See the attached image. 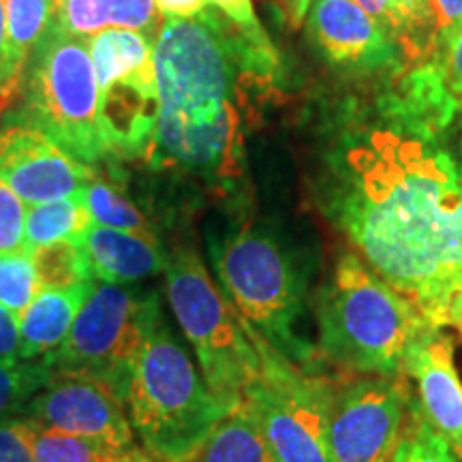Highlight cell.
Returning a JSON list of instances; mask_svg holds the SVG:
<instances>
[{"label": "cell", "mask_w": 462, "mask_h": 462, "mask_svg": "<svg viewBox=\"0 0 462 462\" xmlns=\"http://www.w3.org/2000/svg\"><path fill=\"white\" fill-rule=\"evenodd\" d=\"M231 409L208 388L159 304L126 390V411L143 452L154 462H184Z\"/></svg>", "instance_id": "277c9868"}, {"label": "cell", "mask_w": 462, "mask_h": 462, "mask_svg": "<svg viewBox=\"0 0 462 462\" xmlns=\"http://www.w3.org/2000/svg\"><path fill=\"white\" fill-rule=\"evenodd\" d=\"M24 114L84 165L106 159L99 129V86L86 39L51 26L22 75Z\"/></svg>", "instance_id": "52a82bcc"}, {"label": "cell", "mask_w": 462, "mask_h": 462, "mask_svg": "<svg viewBox=\"0 0 462 462\" xmlns=\"http://www.w3.org/2000/svg\"><path fill=\"white\" fill-rule=\"evenodd\" d=\"M28 208L17 195L0 180V253L22 251L26 231Z\"/></svg>", "instance_id": "f546056e"}, {"label": "cell", "mask_w": 462, "mask_h": 462, "mask_svg": "<svg viewBox=\"0 0 462 462\" xmlns=\"http://www.w3.org/2000/svg\"><path fill=\"white\" fill-rule=\"evenodd\" d=\"M401 51L404 62L437 60V17L430 0H357ZM441 65V62H439Z\"/></svg>", "instance_id": "d6986e66"}, {"label": "cell", "mask_w": 462, "mask_h": 462, "mask_svg": "<svg viewBox=\"0 0 462 462\" xmlns=\"http://www.w3.org/2000/svg\"><path fill=\"white\" fill-rule=\"evenodd\" d=\"M317 360L345 377H398L430 321L354 251L317 293Z\"/></svg>", "instance_id": "3957f363"}, {"label": "cell", "mask_w": 462, "mask_h": 462, "mask_svg": "<svg viewBox=\"0 0 462 462\" xmlns=\"http://www.w3.org/2000/svg\"><path fill=\"white\" fill-rule=\"evenodd\" d=\"M310 3H313V0H298L296 11H293V17H291V24H293V26L302 24V20L306 17V14H309Z\"/></svg>", "instance_id": "8d00e7d4"}, {"label": "cell", "mask_w": 462, "mask_h": 462, "mask_svg": "<svg viewBox=\"0 0 462 462\" xmlns=\"http://www.w3.org/2000/svg\"><path fill=\"white\" fill-rule=\"evenodd\" d=\"M22 415L43 429L92 439L114 449H131L135 439L125 398L88 374L51 371Z\"/></svg>", "instance_id": "7c38bea8"}, {"label": "cell", "mask_w": 462, "mask_h": 462, "mask_svg": "<svg viewBox=\"0 0 462 462\" xmlns=\"http://www.w3.org/2000/svg\"><path fill=\"white\" fill-rule=\"evenodd\" d=\"M208 3H210V7L221 11L225 20L251 43L253 50H257L265 58L276 60L274 45L270 42L268 34H265L255 9H253V0H208Z\"/></svg>", "instance_id": "f1b7e54d"}, {"label": "cell", "mask_w": 462, "mask_h": 462, "mask_svg": "<svg viewBox=\"0 0 462 462\" xmlns=\"http://www.w3.org/2000/svg\"><path fill=\"white\" fill-rule=\"evenodd\" d=\"M411 396V383L404 374L334 379L330 409L332 460H394Z\"/></svg>", "instance_id": "8fae6325"}, {"label": "cell", "mask_w": 462, "mask_h": 462, "mask_svg": "<svg viewBox=\"0 0 462 462\" xmlns=\"http://www.w3.org/2000/svg\"><path fill=\"white\" fill-rule=\"evenodd\" d=\"M159 123L148 161L215 187L245 173L248 84L268 79L276 60L259 54L215 9L163 20L154 39Z\"/></svg>", "instance_id": "7a4b0ae2"}, {"label": "cell", "mask_w": 462, "mask_h": 462, "mask_svg": "<svg viewBox=\"0 0 462 462\" xmlns=\"http://www.w3.org/2000/svg\"><path fill=\"white\" fill-rule=\"evenodd\" d=\"M460 152H462V142H460ZM462 173V171H460Z\"/></svg>", "instance_id": "60d3db41"}, {"label": "cell", "mask_w": 462, "mask_h": 462, "mask_svg": "<svg viewBox=\"0 0 462 462\" xmlns=\"http://www.w3.org/2000/svg\"><path fill=\"white\" fill-rule=\"evenodd\" d=\"M32 263L42 289H65L95 281L82 242L60 240L34 248Z\"/></svg>", "instance_id": "603a6c76"}, {"label": "cell", "mask_w": 462, "mask_h": 462, "mask_svg": "<svg viewBox=\"0 0 462 462\" xmlns=\"http://www.w3.org/2000/svg\"><path fill=\"white\" fill-rule=\"evenodd\" d=\"M92 178L90 165L67 154L24 114L0 125V180L26 206L84 195Z\"/></svg>", "instance_id": "4fadbf2b"}, {"label": "cell", "mask_w": 462, "mask_h": 462, "mask_svg": "<svg viewBox=\"0 0 462 462\" xmlns=\"http://www.w3.org/2000/svg\"><path fill=\"white\" fill-rule=\"evenodd\" d=\"M34 426V462H123L125 454L129 452L92 439Z\"/></svg>", "instance_id": "484cf974"}, {"label": "cell", "mask_w": 462, "mask_h": 462, "mask_svg": "<svg viewBox=\"0 0 462 462\" xmlns=\"http://www.w3.org/2000/svg\"><path fill=\"white\" fill-rule=\"evenodd\" d=\"M5 3V58L0 67V92L11 90L31 60L32 51L54 24V0H3Z\"/></svg>", "instance_id": "ffe728a7"}, {"label": "cell", "mask_w": 462, "mask_h": 462, "mask_svg": "<svg viewBox=\"0 0 462 462\" xmlns=\"http://www.w3.org/2000/svg\"><path fill=\"white\" fill-rule=\"evenodd\" d=\"M79 242L95 281L107 285H129L165 273L170 257L154 234H133L97 223Z\"/></svg>", "instance_id": "2e32d148"}, {"label": "cell", "mask_w": 462, "mask_h": 462, "mask_svg": "<svg viewBox=\"0 0 462 462\" xmlns=\"http://www.w3.org/2000/svg\"><path fill=\"white\" fill-rule=\"evenodd\" d=\"M5 39H7V31H5V3L0 0V67H3L5 58Z\"/></svg>", "instance_id": "f35d334b"}, {"label": "cell", "mask_w": 462, "mask_h": 462, "mask_svg": "<svg viewBox=\"0 0 462 462\" xmlns=\"http://www.w3.org/2000/svg\"><path fill=\"white\" fill-rule=\"evenodd\" d=\"M448 326L454 328V330L458 332L460 340H462V291L452 300V304H449V310H448Z\"/></svg>", "instance_id": "d590c367"}, {"label": "cell", "mask_w": 462, "mask_h": 462, "mask_svg": "<svg viewBox=\"0 0 462 462\" xmlns=\"http://www.w3.org/2000/svg\"><path fill=\"white\" fill-rule=\"evenodd\" d=\"M163 20H193L210 11L208 0H154Z\"/></svg>", "instance_id": "e575fe53"}, {"label": "cell", "mask_w": 462, "mask_h": 462, "mask_svg": "<svg viewBox=\"0 0 462 462\" xmlns=\"http://www.w3.org/2000/svg\"><path fill=\"white\" fill-rule=\"evenodd\" d=\"M326 210L373 273L448 328L462 291V173L429 129L398 123L346 143Z\"/></svg>", "instance_id": "6da1fadb"}, {"label": "cell", "mask_w": 462, "mask_h": 462, "mask_svg": "<svg viewBox=\"0 0 462 462\" xmlns=\"http://www.w3.org/2000/svg\"><path fill=\"white\" fill-rule=\"evenodd\" d=\"M123 462H154L152 458H150V456L143 452L142 448H135L133 446L129 452L125 454V458H123Z\"/></svg>", "instance_id": "74e56055"}, {"label": "cell", "mask_w": 462, "mask_h": 462, "mask_svg": "<svg viewBox=\"0 0 462 462\" xmlns=\"http://www.w3.org/2000/svg\"><path fill=\"white\" fill-rule=\"evenodd\" d=\"M50 377L51 368L45 360L0 357V421L24 413Z\"/></svg>", "instance_id": "cb8c5ba5"}, {"label": "cell", "mask_w": 462, "mask_h": 462, "mask_svg": "<svg viewBox=\"0 0 462 462\" xmlns=\"http://www.w3.org/2000/svg\"><path fill=\"white\" fill-rule=\"evenodd\" d=\"M404 377L430 429L462 458V379L456 366L454 340L446 328H430L413 345Z\"/></svg>", "instance_id": "9a60e30c"}, {"label": "cell", "mask_w": 462, "mask_h": 462, "mask_svg": "<svg viewBox=\"0 0 462 462\" xmlns=\"http://www.w3.org/2000/svg\"><path fill=\"white\" fill-rule=\"evenodd\" d=\"M392 462H462V458L448 446L446 439L430 429L415 396H411L404 430Z\"/></svg>", "instance_id": "4316f807"}, {"label": "cell", "mask_w": 462, "mask_h": 462, "mask_svg": "<svg viewBox=\"0 0 462 462\" xmlns=\"http://www.w3.org/2000/svg\"><path fill=\"white\" fill-rule=\"evenodd\" d=\"M430 3L437 17V60L443 65V56L462 31V0H430Z\"/></svg>", "instance_id": "1f68e13d"}, {"label": "cell", "mask_w": 462, "mask_h": 462, "mask_svg": "<svg viewBox=\"0 0 462 462\" xmlns=\"http://www.w3.org/2000/svg\"><path fill=\"white\" fill-rule=\"evenodd\" d=\"M159 304L157 293L95 282L65 343L43 360L51 371L79 373L103 381L126 402L148 321Z\"/></svg>", "instance_id": "30bf717a"}, {"label": "cell", "mask_w": 462, "mask_h": 462, "mask_svg": "<svg viewBox=\"0 0 462 462\" xmlns=\"http://www.w3.org/2000/svg\"><path fill=\"white\" fill-rule=\"evenodd\" d=\"M309 32L332 65L371 73L402 62L401 51L357 0H313Z\"/></svg>", "instance_id": "5bb4252c"}, {"label": "cell", "mask_w": 462, "mask_h": 462, "mask_svg": "<svg viewBox=\"0 0 462 462\" xmlns=\"http://www.w3.org/2000/svg\"><path fill=\"white\" fill-rule=\"evenodd\" d=\"M34 429L26 415L0 421V462H34Z\"/></svg>", "instance_id": "4dcf8cb0"}, {"label": "cell", "mask_w": 462, "mask_h": 462, "mask_svg": "<svg viewBox=\"0 0 462 462\" xmlns=\"http://www.w3.org/2000/svg\"><path fill=\"white\" fill-rule=\"evenodd\" d=\"M443 82L454 107L462 109V31L443 56Z\"/></svg>", "instance_id": "d6a6232c"}, {"label": "cell", "mask_w": 462, "mask_h": 462, "mask_svg": "<svg viewBox=\"0 0 462 462\" xmlns=\"http://www.w3.org/2000/svg\"><path fill=\"white\" fill-rule=\"evenodd\" d=\"M90 225L92 217L84 201V195L31 206L26 212L24 246L26 251L32 253L34 248L51 245V242H79Z\"/></svg>", "instance_id": "7402d4cb"}, {"label": "cell", "mask_w": 462, "mask_h": 462, "mask_svg": "<svg viewBox=\"0 0 462 462\" xmlns=\"http://www.w3.org/2000/svg\"><path fill=\"white\" fill-rule=\"evenodd\" d=\"M84 201L88 206L92 223L103 227L133 231V234H154L152 225L142 215L140 208L125 198L123 190H118L106 180L92 178L84 190Z\"/></svg>", "instance_id": "d4e9b609"}, {"label": "cell", "mask_w": 462, "mask_h": 462, "mask_svg": "<svg viewBox=\"0 0 462 462\" xmlns=\"http://www.w3.org/2000/svg\"><path fill=\"white\" fill-rule=\"evenodd\" d=\"M163 274L171 315L208 388L236 407L262 373L253 330L193 246H178L167 257Z\"/></svg>", "instance_id": "8992f818"}, {"label": "cell", "mask_w": 462, "mask_h": 462, "mask_svg": "<svg viewBox=\"0 0 462 462\" xmlns=\"http://www.w3.org/2000/svg\"><path fill=\"white\" fill-rule=\"evenodd\" d=\"M95 281L65 289H42L20 315L22 360H43L65 343Z\"/></svg>", "instance_id": "ac0fdd59"}, {"label": "cell", "mask_w": 462, "mask_h": 462, "mask_svg": "<svg viewBox=\"0 0 462 462\" xmlns=\"http://www.w3.org/2000/svg\"><path fill=\"white\" fill-rule=\"evenodd\" d=\"M225 296L265 343L309 371H323L315 345L302 337L304 276L273 234L255 225L227 231L210 246Z\"/></svg>", "instance_id": "5b68a950"}, {"label": "cell", "mask_w": 462, "mask_h": 462, "mask_svg": "<svg viewBox=\"0 0 462 462\" xmlns=\"http://www.w3.org/2000/svg\"><path fill=\"white\" fill-rule=\"evenodd\" d=\"M99 86V129L107 157L148 159L159 123L154 42L135 31L88 39Z\"/></svg>", "instance_id": "9c48e42d"}, {"label": "cell", "mask_w": 462, "mask_h": 462, "mask_svg": "<svg viewBox=\"0 0 462 462\" xmlns=\"http://www.w3.org/2000/svg\"><path fill=\"white\" fill-rule=\"evenodd\" d=\"M39 291L42 285L34 273L32 253L26 248L0 253V306L20 317Z\"/></svg>", "instance_id": "83f0119b"}, {"label": "cell", "mask_w": 462, "mask_h": 462, "mask_svg": "<svg viewBox=\"0 0 462 462\" xmlns=\"http://www.w3.org/2000/svg\"><path fill=\"white\" fill-rule=\"evenodd\" d=\"M282 3H285V5H287L289 17H293V11H296V5H298V0H282Z\"/></svg>", "instance_id": "ab89813d"}, {"label": "cell", "mask_w": 462, "mask_h": 462, "mask_svg": "<svg viewBox=\"0 0 462 462\" xmlns=\"http://www.w3.org/2000/svg\"><path fill=\"white\" fill-rule=\"evenodd\" d=\"M184 462H276L251 404L245 398Z\"/></svg>", "instance_id": "44dd1931"}, {"label": "cell", "mask_w": 462, "mask_h": 462, "mask_svg": "<svg viewBox=\"0 0 462 462\" xmlns=\"http://www.w3.org/2000/svg\"><path fill=\"white\" fill-rule=\"evenodd\" d=\"M163 24L154 0H54V24L88 39L106 31H135L154 42Z\"/></svg>", "instance_id": "e0dca14e"}, {"label": "cell", "mask_w": 462, "mask_h": 462, "mask_svg": "<svg viewBox=\"0 0 462 462\" xmlns=\"http://www.w3.org/2000/svg\"><path fill=\"white\" fill-rule=\"evenodd\" d=\"M253 338L262 357V373L245 401L251 404L274 460L334 462L330 449L334 379L291 362L255 330Z\"/></svg>", "instance_id": "ba28073f"}, {"label": "cell", "mask_w": 462, "mask_h": 462, "mask_svg": "<svg viewBox=\"0 0 462 462\" xmlns=\"http://www.w3.org/2000/svg\"><path fill=\"white\" fill-rule=\"evenodd\" d=\"M0 357L22 360L20 317L0 306Z\"/></svg>", "instance_id": "836d02e7"}]
</instances>
